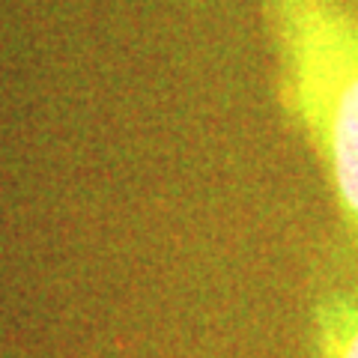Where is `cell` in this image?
Listing matches in <instances>:
<instances>
[{"mask_svg":"<svg viewBox=\"0 0 358 358\" xmlns=\"http://www.w3.org/2000/svg\"><path fill=\"white\" fill-rule=\"evenodd\" d=\"M329 358H358V310L341 305L329 322Z\"/></svg>","mask_w":358,"mask_h":358,"instance_id":"cell-2","label":"cell"},{"mask_svg":"<svg viewBox=\"0 0 358 358\" xmlns=\"http://www.w3.org/2000/svg\"><path fill=\"white\" fill-rule=\"evenodd\" d=\"M289 33L305 114L358 230V0H289Z\"/></svg>","mask_w":358,"mask_h":358,"instance_id":"cell-1","label":"cell"}]
</instances>
